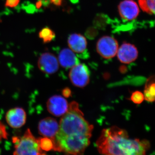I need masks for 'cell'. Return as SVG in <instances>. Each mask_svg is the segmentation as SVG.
Wrapping results in <instances>:
<instances>
[{
    "mask_svg": "<svg viewBox=\"0 0 155 155\" xmlns=\"http://www.w3.org/2000/svg\"><path fill=\"white\" fill-rule=\"evenodd\" d=\"M93 126L84 119L77 102L69 105L59 123L54 150L73 155L82 154L90 143Z\"/></svg>",
    "mask_w": 155,
    "mask_h": 155,
    "instance_id": "6da1fadb",
    "label": "cell"
},
{
    "mask_svg": "<svg viewBox=\"0 0 155 155\" xmlns=\"http://www.w3.org/2000/svg\"><path fill=\"white\" fill-rule=\"evenodd\" d=\"M96 145L104 155H144L150 147L147 140L130 139L126 130L116 126L104 129Z\"/></svg>",
    "mask_w": 155,
    "mask_h": 155,
    "instance_id": "7a4b0ae2",
    "label": "cell"
},
{
    "mask_svg": "<svg viewBox=\"0 0 155 155\" xmlns=\"http://www.w3.org/2000/svg\"><path fill=\"white\" fill-rule=\"evenodd\" d=\"M15 150L14 155L45 154L39 146L38 139L34 136L29 129H27L23 136L13 137Z\"/></svg>",
    "mask_w": 155,
    "mask_h": 155,
    "instance_id": "3957f363",
    "label": "cell"
},
{
    "mask_svg": "<svg viewBox=\"0 0 155 155\" xmlns=\"http://www.w3.org/2000/svg\"><path fill=\"white\" fill-rule=\"evenodd\" d=\"M119 48L116 39L110 36L101 38L97 44V50L100 55L106 59H111L116 55Z\"/></svg>",
    "mask_w": 155,
    "mask_h": 155,
    "instance_id": "277c9868",
    "label": "cell"
},
{
    "mask_svg": "<svg viewBox=\"0 0 155 155\" xmlns=\"http://www.w3.org/2000/svg\"><path fill=\"white\" fill-rule=\"evenodd\" d=\"M69 77L74 86L84 87L89 82V70L84 64H77L72 67L69 72Z\"/></svg>",
    "mask_w": 155,
    "mask_h": 155,
    "instance_id": "5b68a950",
    "label": "cell"
},
{
    "mask_svg": "<svg viewBox=\"0 0 155 155\" xmlns=\"http://www.w3.org/2000/svg\"><path fill=\"white\" fill-rule=\"evenodd\" d=\"M69 105L67 100L63 97L54 95L48 100L47 107L50 114L56 117H60L67 113Z\"/></svg>",
    "mask_w": 155,
    "mask_h": 155,
    "instance_id": "8992f818",
    "label": "cell"
},
{
    "mask_svg": "<svg viewBox=\"0 0 155 155\" xmlns=\"http://www.w3.org/2000/svg\"><path fill=\"white\" fill-rule=\"evenodd\" d=\"M38 64L40 70L46 74H54L59 69L58 59L51 53L46 52L42 54L39 58Z\"/></svg>",
    "mask_w": 155,
    "mask_h": 155,
    "instance_id": "52a82bcc",
    "label": "cell"
},
{
    "mask_svg": "<svg viewBox=\"0 0 155 155\" xmlns=\"http://www.w3.org/2000/svg\"><path fill=\"white\" fill-rule=\"evenodd\" d=\"M59 128V124L54 118L47 117L42 119L39 122V133L45 137L54 139Z\"/></svg>",
    "mask_w": 155,
    "mask_h": 155,
    "instance_id": "ba28073f",
    "label": "cell"
},
{
    "mask_svg": "<svg viewBox=\"0 0 155 155\" xmlns=\"http://www.w3.org/2000/svg\"><path fill=\"white\" fill-rule=\"evenodd\" d=\"M5 118L10 127L13 128H19L25 125L26 121V114L22 108H12L7 112Z\"/></svg>",
    "mask_w": 155,
    "mask_h": 155,
    "instance_id": "9c48e42d",
    "label": "cell"
},
{
    "mask_svg": "<svg viewBox=\"0 0 155 155\" xmlns=\"http://www.w3.org/2000/svg\"><path fill=\"white\" fill-rule=\"evenodd\" d=\"M120 16L126 21H131L137 18L139 14L137 4L133 0H124L118 6Z\"/></svg>",
    "mask_w": 155,
    "mask_h": 155,
    "instance_id": "30bf717a",
    "label": "cell"
},
{
    "mask_svg": "<svg viewBox=\"0 0 155 155\" xmlns=\"http://www.w3.org/2000/svg\"><path fill=\"white\" fill-rule=\"evenodd\" d=\"M117 57L120 62L129 64L135 61L138 57V51L135 46L125 43L118 48Z\"/></svg>",
    "mask_w": 155,
    "mask_h": 155,
    "instance_id": "8fae6325",
    "label": "cell"
},
{
    "mask_svg": "<svg viewBox=\"0 0 155 155\" xmlns=\"http://www.w3.org/2000/svg\"><path fill=\"white\" fill-rule=\"evenodd\" d=\"M69 48L74 52L82 54L86 51L87 41L85 38L79 34H72L68 40Z\"/></svg>",
    "mask_w": 155,
    "mask_h": 155,
    "instance_id": "7c38bea8",
    "label": "cell"
},
{
    "mask_svg": "<svg viewBox=\"0 0 155 155\" xmlns=\"http://www.w3.org/2000/svg\"><path fill=\"white\" fill-rule=\"evenodd\" d=\"M59 61L62 67L64 68H72L79 64V61L71 49H64L59 55Z\"/></svg>",
    "mask_w": 155,
    "mask_h": 155,
    "instance_id": "4fadbf2b",
    "label": "cell"
},
{
    "mask_svg": "<svg viewBox=\"0 0 155 155\" xmlns=\"http://www.w3.org/2000/svg\"><path fill=\"white\" fill-rule=\"evenodd\" d=\"M154 76L150 77L147 80L144 91V98L146 101L152 102L155 100V85Z\"/></svg>",
    "mask_w": 155,
    "mask_h": 155,
    "instance_id": "5bb4252c",
    "label": "cell"
},
{
    "mask_svg": "<svg viewBox=\"0 0 155 155\" xmlns=\"http://www.w3.org/2000/svg\"><path fill=\"white\" fill-rule=\"evenodd\" d=\"M40 148L44 152H48L54 150V144L52 139L47 137H41L38 139Z\"/></svg>",
    "mask_w": 155,
    "mask_h": 155,
    "instance_id": "9a60e30c",
    "label": "cell"
},
{
    "mask_svg": "<svg viewBox=\"0 0 155 155\" xmlns=\"http://www.w3.org/2000/svg\"><path fill=\"white\" fill-rule=\"evenodd\" d=\"M39 37L44 43H48L55 37V34L51 29L48 27L42 28L39 32Z\"/></svg>",
    "mask_w": 155,
    "mask_h": 155,
    "instance_id": "2e32d148",
    "label": "cell"
},
{
    "mask_svg": "<svg viewBox=\"0 0 155 155\" xmlns=\"http://www.w3.org/2000/svg\"><path fill=\"white\" fill-rule=\"evenodd\" d=\"M138 3L142 11L148 14H154L155 0H138Z\"/></svg>",
    "mask_w": 155,
    "mask_h": 155,
    "instance_id": "e0dca14e",
    "label": "cell"
},
{
    "mask_svg": "<svg viewBox=\"0 0 155 155\" xmlns=\"http://www.w3.org/2000/svg\"><path fill=\"white\" fill-rule=\"evenodd\" d=\"M144 99L143 94L139 91L133 92L130 97L131 101L136 104H140L143 102Z\"/></svg>",
    "mask_w": 155,
    "mask_h": 155,
    "instance_id": "ac0fdd59",
    "label": "cell"
},
{
    "mask_svg": "<svg viewBox=\"0 0 155 155\" xmlns=\"http://www.w3.org/2000/svg\"><path fill=\"white\" fill-rule=\"evenodd\" d=\"M20 2V0H6L5 5L8 8H14L19 5Z\"/></svg>",
    "mask_w": 155,
    "mask_h": 155,
    "instance_id": "d6986e66",
    "label": "cell"
},
{
    "mask_svg": "<svg viewBox=\"0 0 155 155\" xmlns=\"http://www.w3.org/2000/svg\"><path fill=\"white\" fill-rule=\"evenodd\" d=\"M6 131L4 125L0 123V139L7 137L8 134Z\"/></svg>",
    "mask_w": 155,
    "mask_h": 155,
    "instance_id": "ffe728a7",
    "label": "cell"
},
{
    "mask_svg": "<svg viewBox=\"0 0 155 155\" xmlns=\"http://www.w3.org/2000/svg\"><path fill=\"white\" fill-rule=\"evenodd\" d=\"M71 90L68 87H66L62 90V94L65 97L68 98L71 96Z\"/></svg>",
    "mask_w": 155,
    "mask_h": 155,
    "instance_id": "44dd1931",
    "label": "cell"
},
{
    "mask_svg": "<svg viewBox=\"0 0 155 155\" xmlns=\"http://www.w3.org/2000/svg\"><path fill=\"white\" fill-rule=\"evenodd\" d=\"M52 4L57 6H61L62 4L63 0H49Z\"/></svg>",
    "mask_w": 155,
    "mask_h": 155,
    "instance_id": "7402d4cb",
    "label": "cell"
},
{
    "mask_svg": "<svg viewBox=\"0 0 155 155\" xmlns=\"http://www.w3.org/2000/svg\"><path fill=\"white\" fill-rule=\"evenodd\" d=\"M42 5V2L41 0H39L36 3V8L37 9L41 8Z\"/></svg>",
    "mask_w": 155,
    "mask_h": 155,
    "instance_id": "603a6c76",
    "label": "cell"
}]
</instances>
